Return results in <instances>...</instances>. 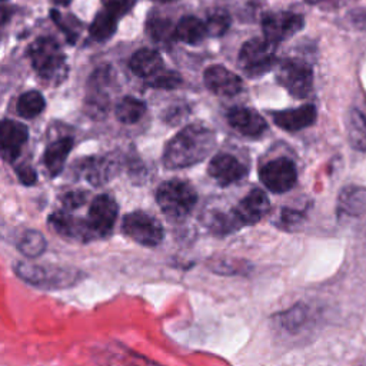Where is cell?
<instances>
[{
	"label": "cell",
	"instance_id": "obj_24",
	"mask_svg": "<svg viewBox=\"0 0 366 366\" xmlns=\"http://www.w3.org/2000/svg\"><path fill=\"white\" fill-rule=\"evenodd\" d=\"M207 37L204 21L199 20L194 16H183L173 30V39L186 43L197 44Z\"/></svg>",
	"mask_w": 366,
	"mask_h": 366
},
{
	"label": "cell",
	"instance_id": "obj_22",
	"mask_svg": "<svg viewBox=\"0 0 366 366\" xmlns=\"http://www.w3.org/2000/svg\"><path fill=\"white\" fill-rule=\"evenodd\" d=\"M71 149H73V137L70 136L57 139L46 147L43 160L50 176H57L59 173H61L66 164V159L71 152Z\"/></svg>",
	"mask_w": 366,
	"mask_h": 366
},
{
	"label": "cell",
	"instance_id": "obj_14",
	"mask_svg": "<svg viewBox=\"0 0 366 366\" xmlns=\"http://www.w3.org/2000/svg\"><path fill=\"white\" fill-rule=\"evenodd\" d=\"M270 203L266 193L260 189L250 190L234 207L233 216L237 224H254L269 212Z\"/></svg>",
	"mask_w": 366,
	"mask_h": 366
},
{
	"label": "cell",
	"instance_id": "obj_40",
	"mask_svg": "<svg viewBox=\"0 0 366 366\" xmlns=\"http://www.w3.org/2000/svg\"><path fill=\"white\" fill-rule=\"evenodd\" d=\"M50 1L54 6H69L71 3V0H50Z\"/></svg>",
	"mask_w": 366,
	"mask_h": 366
},
{
	"label": "cell",
	"instance_id": "obj_10",
	"mask_svg": "<svg viewBox=\"0 0 366 366\" xmlns=\"http://www.w3.org/2000/svg\"><path fill=\"white\" fill-rule=\"evenodd\" d=\"M260 182L273 193L290 190L297 180L295 163L287 157H277L262 166L259 170Z\"/></svg>",
	"mask_w": 366,
	"mask_h": 366
},
{
	"label": "cell",
	"instance_id": "obj_11",
	"mask_svg": "<svg viewBox=\"0 0 366 366\" xmlns=\"http://www.w3.org/2000/svg\"><path fill=\"white\" fill-rule=\"evenodd\" d=\"M117 212L119 206L110 194L103 193L92 200L86 222L93 237H106L112 233L117 219Z\"/></svg>",
	"mask_w": 366,
	"mask_h": 366
},
{
	"label": "cell",
	"instance_id": "obj_38",
	"mask_svg": "<svg viewBox=\"0 0 366 366\" xmlns=\"http://www.w3.org/2000/svg\"><path fill=\"white\" fill-rule=\"evenodd\" d=\"M307 3L310 4H315V6H325V7H340L349 1H353V0H306Z\"/></svg>",
	"mask_w": 366,
	"mask_h": 366
},
{
	"label": "cell",
	"instance_id": "obj_39",
	"mask_svg": "<svg viewBox=\"0 0 366 366\" xmlns=\"http://www.w3.org/2000/svg\"><path fill=\"white\" fill-rule=\"evenodd\" d=\"M13 16V10L9 6H0V26L6 24Z\"/></svg>",
	"mask_w": 366,
	"mask_h": 366
},
{
	"label": "cell",
	"instance_id": "obj_34",
	"mask_svg": "<svg viewBox=\"0 0 366 366\" xmlns=\"http://www.w3.org/2000/svg\"><path fill=\"white\" fill-rule=\"evenodd\" d=\"M16 174L20 180V183L26 186H31L37 182V174L36 170L29 164V163H21L16 167Z\"/></svg>",
	"mask_w": 366,
	"mask_h": 366
},
{
	"label": "cell",
	"instance_id": "obj_26",
	"mask_svg": "<svg viewBox=\"0 0 366 366\" xmlns=\"http://www.w3.org/2000/svg\"><path fill=\"white\" fill-rule=\"evenodd\" d=\"M44 106H46V102L43 94L37 90H29L19 97L16 109L19 116L24 119H33L44 110Z\"/></svg>",
	"mask_w": 366,
	"mask_h": 366
},
{
	"label": "cell",
	"instance_id": "obj_36",
	"mask_svg": "<svg viewBox=\"0 0 366 366\" xmlns=\"http://www.w3.org/2000/svg\"><path fill=\"white\" fill-rule=\"evenodd\" d=\"M305 307L303 309H297V307H293L289 313H287V317L283 320L285 325H287L289 327H295L296 325L302 323V320L305 319Z\"/></svg>",
	"mask_w": 366,
	"mask_h": 366
},
{
	"label": "cell",
	"instance_id": "obj_3",
	"mask_svg": "<svg viewBox=\"0 0 366 366\" xmlns=\"http://www.w3.org/2000/svg\"><path fill=\"white\" fill-rule=\"evenodd\" d=\"M156 200L167 217L173 220H182L196 206L197 194L194 189L186 182L167 180L157 187Z\"/></svg>",
	"mask_w": 366,
	"mask_h": 366
},
{
	"label": "cell",
	"instance_id": "obj_8",
	"mask_svg": "<svg viewBox=\"0 0 366 366\" xmlns=\"http://www.w3.org/2000/svg\"><path fill=\"white\" fill-rule=\"evenodd\" d=\"M112 80L113 71L110 66H102L92 73L86 93V112L90 117L100 119L106 116L110 106L107 89L110 87Z\"/></svg>",
	"mask_w": 366,
	"mask_h": 366
},
{
	"label": "cell",
	"instance_id": "obj_9",
	"mask_svg": "<svg viewBox=\"0 0 366 366\" xmlns=\"http://www.w3.org/2000/svg\"><path fill=\"white\" fill-rule=\"evenodd\" d=\"M303 24V16L292 11H270L262 17L264 39L274 46L300 31Z\"/></svg>",
	"mask_w": 366,
	"mask_h": 366
},
{
	"label": "cell",
	"instance_id": "obj_20",
	"mask_svg": "<svg viewBox=\"0 0 366 366\" xmlns=\"http://www.w3.org/2000/svg\"><path fill=\"white\" fill-rule=\"evenodd\" d=\"M336 212L339 217H359L366 212V189L362 186H346L339 197Z\"/></svg>",
	"mask_w": 366,
	"mask_h": 366
},
{
	"label": "cell",
	"instance_id": "obj_1",
	"mask_svg": "<svg viewBox=\"0 0 366 366\" xmlns=\"http://www.w3.org/2000/svg\"><path fill=\"white\" fill-rule=\"evenodd\" d=\"M214 144L213 130L202 124H190L169 140L163 152V164L167 169L190 167L202 162Z\"/></svg>",
	"mask_w": 366,
	"mask_h": 366
},
{
	"label": "cell",
	"instance_id": "obj_15",
	"mask_svg": "<svg viewBox=\"0 0 366 366\" xmlns=\"http://www.w3.org/2000/svg\"><path fill=\"white\" fill-rule=\"evenodd\" d=\"M203 80L206 87L213 92L217 96H224L230 97L237 94L242 87V79L234 74L232 70L226 69L224 66L220 64H213L204 70Z\"/></svg>",
	"mask_w": 366,
	"mask_h": 366
},
{
	"label": "cell",
	"instance_id": "obj_2",
	"mask_svg": "<svg viewBox=\"0 0 366 366\" xmlns=\"http://www.w3.org/2000/svg\"><path fill=\"white\" fill-rule=\"evenodd\" d=\"M31 66L47 83L59 84L67 74L66 56L59 43L49 36L36 39L27 49Z\"/></svg>",
	"mask_w": 366,
	"mask_h": 366
},
{
	"label": "cell",
	"instance_id": "obj_25",
	"mask_svg": "<svg viewBox=\"0 0 366 366\" xmlns=\"http://www.w3.org/2000/svg\"><path fill=\"white\" fill-rule=\"evenodd\" d=\"M146 112V104L140 99H136L133 96L123 97L114 109L117 120L126 124H133L139 122Z\"/></svg>",
	"mask_w": 366,
	"mask_h": 366
},
{
	"label": "cell",
	"instance_id": "obj_37",
	"mask_svg": "<svg viewBox=\"0 0 366 366\" xmlns=\"http://www.w3.org/2000/svg\"><path fill=\"white\" fill-rule=\"evenodd\" d=\"M302 220V214L296 210H290V209H285L282 213V222L287 226H293L296 223H299Z\"/></svg>",
	"mask_w": 366,
	"mask_h": 366
},
{
	"label": "cell",
	"instance_id": "obj_7",
	"mask_svg": "<svg viewBox=\"0 0 366 366\" xmlns=\"http://www.w3.org/2000/svg\"><path fill=\"white\" fill-rule=\"evenodd\" d=\"M277 81L283 86L292 96L302 99L312 92L313 86V71L310 66L297 59H287L279 64Z\"/></svg>",
	"mask_w": 366,
	"mask_h": 366
},
{
	"label": "cell",
	"instance_id": "obj_29",
	"mask_svg": "<svg viewBox=\"0 0 366 366\" xmlns=\"http://www.w3.org/2000/svg\"><path fill=\"white\" fill-rule=\"evenodd\" d=\"M147 33L150 37L156 41H167L169 39L173 37V30L174 27L172 26L170 19H166L164 16L160 14H152L147 19Z\"/></svg>",
	"mask_w": 366,
	"mask_h": 366
},
{
	"label": "cell",
	"instance_id": "obj_4",
	"mask_svg": "<svg viewBox=\"0 0 366 366\" xmlns=\"http://www.w3.org/2000/svg\"><path fill=\"white\" fill-rule=\"evenodd\" d=\"M16 273L24 282L44 289L70 287L80 280V272L69 267L19 263Z\"/></svg>",
	"mask_w": 366,
	"mask_h": 366
},
{
	"label": "cell",
	"instance_id": "obj_31",
	"mask_svg": "<svg viewBox=\"0 0 366 366\" xmlns=\"http://www.w3.org/2000/svg\"><path fill=\"white\" fill-rule=\"evenodd\" d=\"M182 79L179 73L176 71H159L153 77L147 79V84L152 87H159V89H173L180 84Z\"/></svg>",
	"mask_w": 366,
	"mask_h": 366
},
{
	"label": "cell",
	"instance_id": "obj_28",
	"mask_svg": "<svg viewBox=\"0 0 366 366\" xmlns=\"http://www.w3.org/2000/svg\"><path fill=\"white\" fill-rule=\"evenodd\" d=\"M47 243L44 236L37 230H26L17 242L19 250L29 259L39 257L44 252Z\"/></svg>",
	"mask_w": 366,
	"mask_h": 366
},
{
	"label": "cell",
	"instance_id": "obj_5",
	"mask_svg": "<svg viewBox=\"0 0 366 366\" xmlns=\"http://www.w3.org/2000/svg\"><path fill=\"white\" fill-rule=\"evenodd\" d=\"M274 50L276 46L266 39H250L239 51L237 63L240 70L249 77L264 74L276 63Z\"/></svg>",
	"mask_w": 366,
	"mask_h": 366
},
{
	"label": "cell",
	"instance_id": "obj_33",
	"mask_svg": "<svg viewBox=\"0 0 366 366\" xmlns=\"http://www.w3.org/2000/svg\"><path fill=\"white\" fill-rule=\"evenodd\" d=\"M87 199V193L83 190H70L61 196V203L67 210L80 207Z\"/></svg>",
	"mask_w": 366,
	"mask_h": 366
},
{
	"label": "cell",
	"instance_id": "obj_19",
	"mask_svg": "<svg viewBox=\"0 0 366 366\" xmlns=\"http://www.w3.org/2000/svg\"><path fill=\"white\" fill-rule=\"evenodd\" d=\"M119 170V163L113 156L89 157L81 164V172L86 180L93 186L106 184Z\"/></svg>",
	"mask_w": 366,
	"mask_h": 366
},
{
	"label": "cell",
	"instance_id": "obj_17",
	"mask_svg": "<svg viewBox=\"0 0 366 366\" xmlns=\"http://www.w3.org/2000/svg\"><path fill=\"white\" fill-rule=\"evenodd\" d=\"M227 122L234 130L247 137H257L267 127L264 119L257 112L242 106L232 107L227 112Z\"/></svg>",
	"mask_w": 366,
	"mask_h": 366
},
{
	"label": "cell",
	"instance_id": "obj_16",
	"mask_svg": "<svg viewBox=\"0 0 366 366\" xmlns=\"http://www.w3.org/2000/svg\"><path fill=\"white\" fill-rule=\"evenodd\" d=\"M50 227L60 236L74 240H90L94 239L86 220L74 217L66 210H59L49 217Z\"/></svg>",
	"mask_w": 366,
	"mask_h": 366
},
{
	"label": "cell",
	"instance_id": "obj_23",
	"mask_svg": "<svg viewBox=\"0 0 366 366\" xmlns=\"http://www.w3.org/2000/svg\"><path fill=\"white\" fill-rule=\"evenodd\" d=\"M346 132L350 146L366 152V109L360 106L350 107L346 116Z\"/></svg>",
	"mask_w": 366,
	"mask_h": 366
},
{
	"label": "cell",
	"instance_id": "obj_21",
	"mask_svg": "<svg viewBox=\"0 0 366 366\" xmlns=\"http://www.w3.org/2000/svg\"><path fill=\"white\" fill-rule=\"evenodd\" d=\"M129 67L136 76L150 79L163 70V59L153 49H140L130 57Z\"/></svg>",
	"mask_w": 366,
	"mask_h": 366
},
{
	"label": "cell",
	"instance_id": "obj_18",
	"mask_svg": "<svg viewBox=\"0 0 366 366\" xmlns=\"http://www.w3.org/2000/svg\"><path fill=\"white\" fill-rule=\"evenodd\" d=\"M272 119L276 126L286 132H299L315 123L316 107L312 104H305L297 109L273 112Z\"/></svg>",
	"mask_w": 366,
	"mask_h": 366
},
{
	"label": "cell",
	"instance_id": "obj_13",
	"mask_svg": "<svg viewBox=\"0 0 366 366\" xmlns=\"http://www.w3.org/2000/svg\"><path fill=\"white\" fill-rule=\"evenodd\" d=\"M207 173L217 184L229 186L242 180L247 173V167L234 156L219 153L210 160Z\"/></svg>",
	"mask_w": 366,
	"mask_h": 366
},
{
	"label": "cell",
	"instance_id": "obj_32",
	"mask_svg": "<svg viewBox=\"0 0 366 366\" xmlns=\"http://www.w3.org/2000/svg\"><path fill=\"white\" fill-rule=\"evenodd\" d=\"M134 4L136 0H107L104 10L119 20L122 16L129 13Z\"/></svg>",
	"mask_w": 366,
	"mask_h": 366
},
{
	"label": "cell",
	"instance_id": "obj_27",
	"mask_svg": "<svg viewBox=\"0 0 366 366\" xmlns=\"http://www.w3.org/2000/svg\"><path fill=\"white\" fill-rule=\"evenodd\" d=\"M117 29V19L107 13L106 10H102L96 14L93 23L89 27L90 36L97 41L109 40Z\"/></svg>",
	"mask_w": 366,
	"mask_h": 366
},
{
	"label": "cell",
	"instance_id": "obj_12",
	"mask_svg": "<svg viewBox=\"0 0 366 366\" xmlns=\"http://www.w3.org/2000/svg\"><path fill=\"white\" fill-rule=\"evenodd\" d=\"M29 139V129L17 120H0V157L13 163Z\"/></svg>",
	"mask_w": 366,
	"mask_h": 366
},
{
	"label": "cell",
	"instance_id": "obj_41",
	"mask_svg": "<svg viewBox=\"0 0 366 366\" xmlns=\"http://www.w3.org/2000/svg\"><path fill=\"white\" fill-rule=\"evenodd\" d=\"M153 1H157V3H172V1H176V0H153Z\"/></svg>",
	"mask_w": 366,
	"mask_h": 366
},
{
	"label": "cell",
	"instance_id": "obj_35",
	"mask_svg": "<svg viewBox=\"0 0 366 366\" xmlns=\"http://www.w3.org/2000/svg\"><path fill=\"white\" fill-rule=\"evenodd\" d=\"M50 16H51L53 21L60 27V30L66 34L67 41L74 43V40H76V37H77V33H76L70 26H67L66 23H63V21H61V14H60L57 10H51V11H50Z\"/></svg>",
	"mask_w": 366,
	"mask_h": 366
},
{
	"label": "cell",
	"instance_id": "obj_6",
	"mask_svg": "<svg viewBox=\"0 0 366 366\" xmlns=\"http://www.w3.org/2000/svg\"><path fill=\"white\" fill-rule=\"evenodd\" d=\"M123 233L143 246H157L163 239V227L157 219L146 212L136 210L123 217Z\"/></svg>",
	"mask_w": 366,
	"mask_h": 366
},
{
	"label": "cell",
	"instance_id": "obj_30",
	"mask_svg": "<svg viewBox=\"0 0 366 366\" xmlns=\"http://www.w3.org/2000/svg\"><path fill=\"white\" fill-rule=\"evenodd\" d=\"M204 26H206L207 36H212V37L223 36L230 27V16L226 10L214 9L207 13Z\"/></svg>",
	"mask_w": 366,
	"mask_h": 366
}]
</instances>
